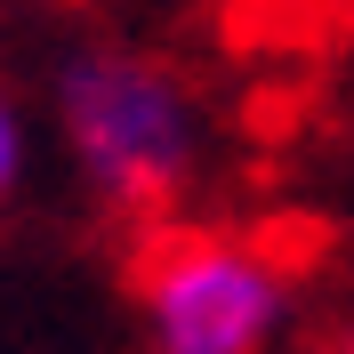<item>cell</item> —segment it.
Segmentation results:
<instances>
[{"mask_svg": "<svg viewBox=\"0 0 354 354\" xmlns=\"http://www.w3.org/2000/svg\"><path fill=\"white\" fill-rule=\"evenodd\" d=\"M129 290L161 354H258L282 322V266L218 225L145 218Z\"/></svg>", "mask_w": 354, "mask_h": 354, "instance_id": "7a4b0ae2", "label": "cell"}, {"mask_svg": "<svg viewBox=\"0 0 354 354\" xmlns=\"http://www.w3.org/2000/svg\"><path fill=\"white\" fill-rule=\"evenodd\" d=\"M8 177H17V113L0 105V194H8Z\"/></svg>", "mask_w": 354, "mask_h": 354, "instance_id": "3957f363", "label": "cell"}, {"mask_svg": "<svg viewBox=\"0 0 354 354\" xmlns=\"http://www.w3.org/2000/svg\"><path fill=\"white\" fill-rule=\"evenodd\" d=\"M57 121L81 177L137 225L169 218V201L194 185L201 161V105L185 73L145 48H81L57 73Z\"/></svg>", "mask_w": 354, "mask_h": 354, "instance_id": "6da1fadb", "label": "cell"}]
</instances>
